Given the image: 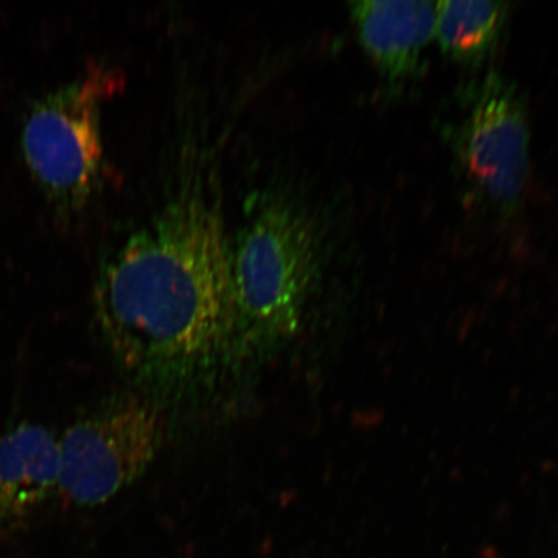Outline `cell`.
<instances>
[{
  "label": "cell",
  "mask_w": 558,
  "mask_h": 558,
  "mask_svg": "<svg viewBox=\"0 0 558 558\" xmlns=\"http://www.w3.org/2000/svg\"><path fill=\"white\" fill-rule=\"evenodd\" d=\"M511 4L493 0L436 3L435 38L441 51L465 66H478L497 51Z\"/></svg>",
  "instance_id": "ba28073f"
},
{
  "label": "cell",
  "mask_w": 558,
  "mask_h": 558,
  "mask_svg": "<svg viewBox=\"0 0 558 558\" xmlns=\"http://www.w3.org/2000/svg\"><path fill=\"white\" fill-rule=\"evenodd\" d=\"M59 477L60 442L44 425L20 424L0 437V527L44 505Z\"/></svg>",
  "instance_id": "52a82bcc"
},
{
  "label": "cell",
  "mask_w": 558,
  "mask_h": 558,
  "mask_svg": "<svg viewBox=\"0 0 558 558\" xmlns=\"http://www.w3.org/2000/svg\"><path fill=\"white\" fill-rule=\"evenodd\" d=\"M94 304L130 372H185L232 343L230 241L216 202L197 185L174 195L105 262Z\"/></svg>",
  "instance_id": "6da1fadb"
},
{
  "label": "cell",
  "mask_w": 558,
  "mask_h": 558,
  "mask_svg": "<svg viewBox=\"0 0 558 558\" xmlns=\"http://www.w3.org/2000/svg\"><path fill=\"white\" fill-rule=\"evenodd\" d=\"M122 86L121 72L93 65L72 83L41 96L27 113L23 130L26 163L61 214L83 207L99 183L101 104Z\"/></svg>",
  "instance_id": "277c9868"
},
{
  "label": "cell",
  "mask_w": 558,
  "mask_h": 558,
  "mask_svg": "<svg viewBox=\"0 0 558 558\" xmlns=\"http://www.w3.org/2000/svg\"><path fill=\"white\" fill-rule=\"evenodd\" d=\"M349 13L365 52L390 89L402 88L423 70L435 37L436 3L428 0H357Z\"/></svg>",
  "instance_id": "8992f818"
},
{
  "label": "cell",
  "mask_w": 558,
  "mask_h": 558,
  "mask_svg": "<svg viewBox=\"0 0 558 558\" xmlns=\"http://www.w3.org/2000/svg\"><path fill=\"white\" fill-rule=\"evenodd\" d=\"M442 134L466 192L498 218L525 198L532 131L525 96L507 75L488 72L459 88Z\"/></svg>",
  "instance_id": "3957f363"
},
{
  "label": "cell",
  "mask_w": 558,
  "mask_h": 558,
  "mask_svg": "<svg viewBox=\"0 0 558 558\" xmlns=\"http://www.w3.org/2000/svg\"><path fill=\"white\" fill-rule=\"evenodd\" d=\"M317 267L316 233L290 202L269 198L230 242L233 343L257 352L300 329Z\"/></svg>",
  "instance_id": "7a4b0ae2"
},
{
  "label": "cell",
  "mask_w": 558,
  "mask_h": 558,
  "mask_svg": "<svg viewBox=\"0 0 558 558\" xmlns=\"http://www.w3.org/2000/svg\"><path fill=\"white\" fill-rule=\"evenodd\" d=\"M165 436V417L155 404L134 396L104 403L60 441L61 499L75 507L107 504L149 469Z\"/></svg>",
  "instance_id": "5b68a950"
}]
</instances>
